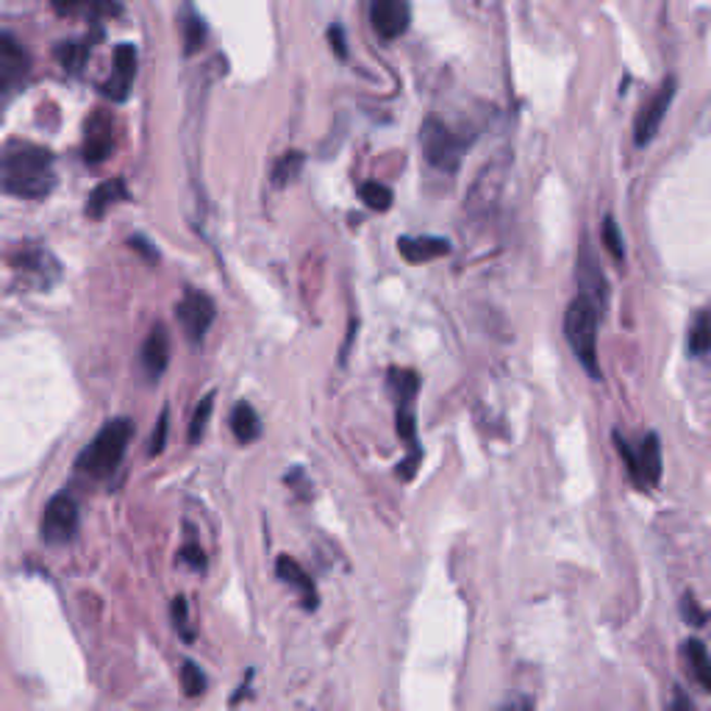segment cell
<instances>
[{
	"label": "cell",
	"instance_id": "20",
	"mask_svg": "<svg viewBox=\"0 0 711 711\" xmlns=\"http://www.w3.org/2000/svg\"><path fill=\"white\" fill-rule=\"evenodd\" d=\"M687 347L695 359L709 361L711 365V309L700 311V315L695 317L692 328H689Z\"/></svg>",
	"mask_w": 711,
	"mask_h": 711
},
{
	"label": "cell",
	"instance_id": "30",
	"mask_svg": "<svg viewBox=\"0 0 711 711\" xmlns=\"http://www.w3.org/2000/svg\"><path fill=\"white\" fill-rule=\"evenodd\" d=\"M603 242H606V248L612 250L614 259H623V248H620V245H623V240H620L617 225H614L612 217H609L606 223H603Z\"/></svg>",
	"mask_w": 711,
	"mask_h": 711
},
{
	"label": "cell",
	"instance_id": "18",
	"mask_svg": "<svg viewBox=\"0 0 711 711\" xmlns=\"http://www.w3.org/2000/svg\"><path fill=\"white\" fill-rule=\"evenodd\" d=\"M128 198V186H125L123 179H109L103 181L100 186H95L93 195H89L87 204V214L89 217H103L106 211L112 209L114 204Z\"/></svg>",
	"mask_w": 711,
	"mask_h": 711
},
{
	"label": "cell",
	"instance_id": "34",
	"mask_svg": "<svg viewBox=\"0 0 711 711\" xmlns=\"http://www.w3.org/2000/svg\"><path fill=\"white\" fill-rule=\"evenodd\" d=\"M667 711H695V706H692V700L687 698V695L681 692V689H675L673 700L667 703Z\"/></svg>",
	"mask_w": 711,
	"mask_h": 711
},
{
	"label": "cell",
	"instance_id": "29",
	"mask_svg": "<svg viewBox=\"0 0 711 711\" xmlns=\"http://www.w3.org/2000/svg\"><path fill=\"white\" fill-rule=\"evenodd\" d=\"M87 50H89V45H84V42H78V45L68 42L62 50H59V59L68 64V70H81L84 59H87Z\"/></svg>",
	"mask_w": 711,
	"mask_h": 711
},
{
	"label": "cell",
	"instance_id": "8",
	"mask_svg": "<svg viewBox=\"0 0 711 711\" xmlns=\"http://www.w3.org/2000/svg\"><path fill=\"white\" fill-rule=\"evenodd\" d=\"M12 267L17 270V275L25 284L37 286V290H48V286L59 279V261L53 259L48 250L37 248V245L20 248L17 254L12 256Z\"/></svg>",
	"mask_w": 711,
	"mask_h": 711
},
{
	"label": "cell",
	"instance_id": "3",
	"mask_svg": "<svg viewBox=\"0 0 711 711\" xmlns=\"http://www.w3.org/2000/svg\"><path fill=\"white\" fill-rule=\"evenodd\" d=\"M131 437H134V426H131V420H125V417L106 422V428L89 442L87 451L75 458V467L93 478L112 476V473L118 470L120 458L125 456V448H128Z\"/></svg>",
	"mask_w": 711,
	"mask_h": 711
},
{
	"label": "cell",
	"instance_id": "27",
	"mask_svg": "<svg viewBox=\"0 0 711 711\" xmlns=\"http://www.w3.org/2000/svg\"><path fill=\"white\" fill-rule=\"evenodd\" d=\"M57 12H62V14H78V12L120 14V7H114V3H57Z\"/></svg>",
	"mask_w": 711,
	"mask_h": 711
},
{
	"label": "cell",
	"instance_id": "16",
	"mask_svg": "<svg viewBox=\"0 0 711 711\" xmlns=\"http://www.w3.org/2000/svg\"><path fill=\"white\" fill-rule=\"evenodd\" d=\"M275 573H279L281 581L290 584V587H295L297 592H301V600H304V606L309 609V612H311V609H317L315 584H311V578L306 576V569L301 567L295 559L279 556V562H275Z\"/></svg>",
	"mask_w": 711,
	"mask_h": 711
},
{
	"label": "cell",
	"instance_id": "21",
	"mask_svg": "<svg viewBox=\"0 0 711 711\" xmlns=\"http://www.w3.org/2000/svg\"><path fill=\"white\" fill-rule=\"evenodd\" d=\"M231 431H234V437L242 445H248V442H254L256 437H259V415H256L248 403H240V406L234 408V415H231Z\"/></svg>",
	"mask_w": 711,
	"mask_h": 711
},
{
	"label": "cell",
	"instance_id": "24",
	"mask_svg": "<svg viewBox=\"0 0 711 711\" xmlns=\"http://www.w3.org/2000/svg\"><path fill=\"white\" fill-rule=\"evenodd\" d=\"M359 195L367 204V209L372 211H387L392 206V189L384 184H378V181H367V184H361Z\"/></svg>",
	"mask_w": 711,
	"mask_h": 711
},
{
	"label": "cell",
	"instance_id": "11",
	"mask_svg": "<svg viewBox=\"0 0 711 711\" xmlns=\"http://www.w3.org/2000/svg\"><path fill=\"white\" fill-rule=\"evenodd\" d=\"M112 148H114L112 114L103 112V109H95V112L87 118V123H84V145H81L84 159H87L89 164H98V161L109 159Z\"/></svg>",
	"mask_w": 711,
	"mask_h": 711
},
{
	"label": "cell",
	"instance_id": "25",
	"mask_svg": "<svg viewBox=\"0 0 711 711\" xmlns=\"http://www.w3.org/2000/svg\"><path fill=\"white\" fill-rule=\"evenodd\" d=\"M181 687H184L186 698H200L206 692V687H209V681H206L204 670L198 664L184 662V667H181Z\"/></svg>",
	"mask_w": 711,
	"mask_h": 711
},
{
	"label": "cell",
	"instance_id": "6",
	"mask_svg": "<svg viewBox=\"0 0 711 711\" xmlns=\"http://www.w3.org/2000/svg\"><path fill=\"white\" fill-rule=\"evenodd\" d=\"M175 317H179L181 328H184L186 340L204 342L206 331L214 322V301L198 290H186L181 304L175 306Z\"/></svg>",
	"mask_w": 711,
	"mask_h": 711
},
{
	"label": "cell",
	"instance_id": "7",
	"mask_svg": "<svg viewBox=\"0 0 711 711\" xmlns=\"http://www.w3.org/2000/svg\"><path fill=\"white\" fill-rule=\"evenodd\" d=\"M673 98H675V78H667L662 87L655 89V93L645 100L642 109H639V114H637V123H634V143H637L639 148H642V145H648L650 139L659 134V128H662V120H664V114H667Z\"/></svg>",
	"mask_w": 711,
	"mask_h": 711
},
{
	"label": "cell",
	"instance_id": "35",
	"mask_svg": "<svg viewBox=\"0 0 711 711\" xmlns=\"http://www.w3.org/2000/svg\"><path fill=\"white\" fill-rule=\"evenodd\" d=\"M328 37H331V42H334L336 57H347V45H345V37H342L340 25H334V28L328 32Z\"/></svg>",
	"mask_w": 711,
	"mask_h": 711
},
{
	"label": "cell",
	"instance_id": "28",
	"mask_svg": "<svg viewBox=\"0 0 711 711\" xmlns=\"http://www.w3.org/2000/svg\"><path fill=\"white\" fill-rule=\"evenodd\" d=\"M173 625H175V632L181 634V639H184V642H193V628H189V609H186L184 598L173 600Z\"/></svg>",
	"mask_w": 711,
	"mask_h": 711
},
{
	"label": "cell",
	"instance_id": "4",
	"mask_svg": "<svg viewBox=\"0 0 711 711\" xmlns=\"http://www.w3.org/2000/svg\"><path fill=\"white\" fill-rule=\"evenodd\" d=\"M420 145L431 168L442 170V173H456L458 164H462L464 148H467V139L442 120L428 118L420 128Z\"/></svg>",
	"mask_w": 711,
	"mask_h": 711
},
{
	"label": "cell",
	"instance_id": "36",
	"mask_svg": "<svg viewBox=\"0 0 711 711\" xmlns=\"http://www.w3.org/2000/svg\"><path fill=\"white\" fill-rule=\"evenodd\" d=\"M184 559L189 564H193V567H198V569H204V564H206V559H204V551H200L198 544H193V548H186L184 551Z\"/></svg>",
	"mask_w": 711,
	"mask_h": 711
},
{
	"label": "cell",
	"instance_id": "22",
	"mask_svg": "<svg viewBox=\"0 0 711 711\" xmlns=\"http://www.w3.org/2000/svg\"><path fill=\"white\" fill-rule=\"evenodd\" d=\"M304 161H306L304 154H297V150H290V154L281 156L275 170H272V184L275 186L292 184V181L301 175V170H304Z\"/></svg>",
	"mask_w": 711,
	"mask_h": 711
},
{
	"label": "cell",
	"instance_id": "13",
	"mask_svg": "<svg viewBox=\"0 0 711 711\" xmlns=\"http://www.w3.org/2000/svg\"><path fill=\"white\" fill-rule=\"evenodd\" d=\"M134 75H136V48L134 45H120L114 50V62H112V75L103 84V95L109 100H125L131 95V87H134Z\"/></svg>",
	"mask_w": 711,
	"mask_h": 711
},
{
	"label": "cell",
	"instance_id": "26",
	"mask_svg": "<svg viewBox=\"0 0 711 711\" xmlns=\"http://www.w3.org/2000/svg\"><path fill=\"white\" fill-rule=\"evenodd\" d=\"M211 412H214V395H206L198 403V408H195L193 420H189V442H200V437H204L206 426L211 420Z\"/></svg>",
	"mask_w": 711,
	"mask_h": 711
},
{
	"label": "cell",
	"instance_id": "14",
	"mask_svg": "<svg viewBox=\"0 0 711 711\" xmlns=\"http://www.w3.org/2000/svg\"><path fill=\"white\" fill-rule=\"evenodd\" d=\"M501 186H503V168L495 170V164H489V168L478 175V181L470 189V198H467V209H470V214H487L489 206L498 200Z\"/></svg>",
	"mask_w": 711,
	"mask_h": 711
},
{
	"label": "cell",
	"instance_id": "23",
	"mask_svg": "<svg viewBox=\"0 0 711 711\" xmlns=\"http://www.w3.org/2000/svg\"><path fill=\"white\" fill-rule=\"evenodd\" d=\"M181 34H184L186 53H195V50H200V45L206 42L204 20H200L195 12H186L184 23H181Z\"/></svg>",
	"mask_w": 711,
	"mask_h": 711
},
{
	"label": "cell",
	"instance_id": "1",
	"mask_svg": "<svg viewBox=\"0 0 711 711\" xmlns=\"http://www.w3.org/2000/svg\"><path fill=\"white\" fill-rule=\"evenodd\" d=\"M53 154L42 145L12 139L0 148V189L14 198L39 200L53 193Z\"/></svg>",
	"mask_w": 711,
	"mask_h": 711
},
{
	"label": "cell",
	"instance_id": "33",
	"mask_svg": "<svg viewBox=\"0 0 711 711\" xmlns=\"http://www.w3.org/2000/svg\"><path fill=\"white\" fill-rule=\"evenodd\" d=\"M684 617H687L692 625H703L706 623V614L700 612L698 606H695L692 598H684Z\"/></svg>",
	"mask_w": 711,
	"mask_h": 711
},
{
	"label": "cell",
	"instance_id": "12",
	"mask_svg": "<svg viewBox=\"0 0 711 711\" xmlns=\"http://www.w3.org/2000/svg\"><path fill=\"white\" fill-rule=\"evenodd\" d=\"M370 20L378 37L397 39L412 23V9L403 0H376L370 7Z\"/></svg>",
	"mask_w": 711,
	"mask_h": 711
},
{
	"label": "cell",
	"instance_id": "5",
	"mask_svg": "<svg viewBox=\"0 0 711 711\" xmlns=\"http://www.w3.org/2000/svg\"><path fill=\"white\" fill-rule=\"evenodd\" d=\"M614 440H617V451L623 456L625 467H628V476L632 481L637 483L642 492L653 489L662 478V448H659V437L655 433H645L642 440L637 445L614 433Z\"/></svg>",
	"mask_w": 711,
	"mask_h": 711
},
{
	"label": "cell",
	"instance_id": "19",
	"mask_svg": "<svg viewBox=\"0 0 711 711\" xmlns=\"http://www.w3.org/2000/svg\"><path fill=\"white\" fill-rule=\"evenodd\" d=\"M681 650H684V662H687L692 678L711 695V655L706 645L698 642V639H689Z\"/></svg>",
	"mask_w": 711,
	"mask_h": 711
},
{
	"label": "cell",
	"instance_id": "2",
	"mask_svg": "<svg viewBox=\"0 0 711 711\" xmlns=\"http://www.w3.org/2000/svg\"><path fill=\"white\" fill-rule=\"evenodd\" d=\"M598 320H600V306L598 295L592 292H578L567 306L564 315V336L567 345L573 347L576 359L581 361L584 370L592 378H600L598 365Z\"/></svg>",
	"mask_w": 711,
	"mask_h": 711
},
{
	"label": "cell",
	"instance_id": "10",
	"mask_svg": "<svg viewBox=\"0 0 711 711\" xmlns=\"http://www.w3.org/2000/svg\"><path fill=\"white\" fill-rule=\"evenodd\" d=\"M32 73V59L12 34L0 32V95L12 93Z\"/></svg>",
	"mask_w": 711,
	"mask_h": 711
},
{
	"label": "cell",
	"instance_id": "31",
	"mask_svg": "<svg viewBox=\"0 0 711 711\" xmlns=\"http://www.w3.org/2000/svg\"><path fill=\"white\" fill-rule=\"evenodd\" d=\"M164 445H168V412H161L159 417V426H156L154 440H150V456L161 453V448Z\"/></svg>",
	"mask_w": 711,
	"mask_h": 711
},
{
	"label": "cell",
	"instance_id": "15",
	"mask_svg": "<svg viewBox=\"0 0 711 711\" xmlns=\"http://www.w3.org/2000/svg\"><path fill=\"white\" fill-rule=\"evenodd\" d=\"M397 248H401V256L406 261L422 265V261H433L451 254V242L442 240V236H403L397 242Z\"/></svg>",
	"mask_w": 711,
	"mask_h": 711
},
{
	"label": "cell",
	"instance_id": "9",
	"mask_svg": "<svg viewBox=\"0 0 711 711\" xmlns=\"http://www.w3.org/2000/svg\"><path fill=\"white\" fill-rule=\"evenodd\" d=\"M78 531V506L73 498L57 495L48 503L42 517V537L48 544H64Z\"/></svg>",
	"mask_w": 711,
	"mask_h": 711
},
{
	"label": "cell",
	"instance_id": "32",
	"mask_svg": "<svg viewBox=\"0 0 711 711\" xmlns=\"http://www.w3.org/2000/svg\"><path fill=\"white\" fill-rule=\"evenodd\" d=\"M501 711H534V700L528 695H514L501 706Z\"/></svg>",
	"mask_w": 711,
	"mask_h": 711
},
{
	"label": "cell",
	"instance_id": "17",
	"mask_svg": "<svg viewBox=\"0 0 711 711\" xmlns=\"http://www.w3.org/2000/svg\"><path fill=\"white\" fill-rule=\"evenodd\" d=\"M168 361H170V336L164 328L156 326L154 334H150L143 345V365L145 370H148V376L156 381L161 372L168 370Z\"/></svg>",
	"mask_w": 711,
	"mask_h": 711
}]
</instances>
